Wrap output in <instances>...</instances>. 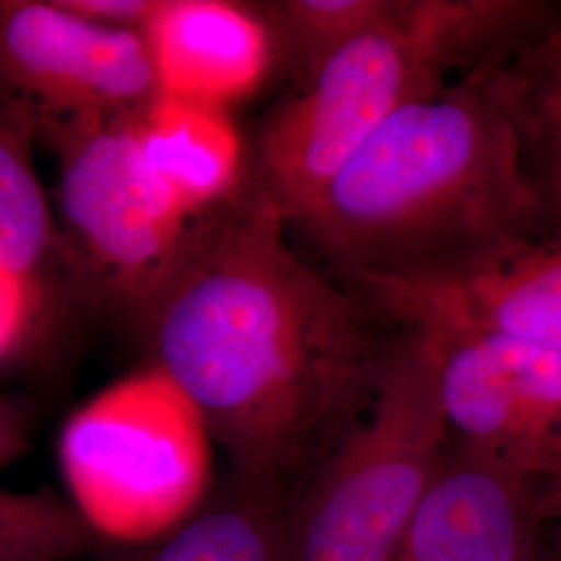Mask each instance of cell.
Segmentation results:
<instances>
[{
	"label": "cell",
	"mask_w": 561,
	"mask_h": 561,
	"mask_svg": "<svg viewBox=\"0 0 561 561\" xmlns=\"http://www.w3.org/2000/svg\"><path fill=\"white\" fill-rule=\"evenodd\" d=\"M405 329H466L561 354V236L514 241L422 279L356 280Z\"/></svg>",
	"instance_id": "obj_9"
},
{
	"label": "cell",
	"mask_w": 561,
	"mask_h": 561,
	"mask_svg": "<svg viewBox=\"0 0 561 561\" xmlns=\"http://www.w3.org/2000/svg\"><path fill=\"white\" fill-rule=\"evenodd\" d=\"M541 528L539 477L454 443L389 561H524Z\"/></svg>",
	"instance_id": "obj_10"
},
{
	"label": "cell",
	"mask_w": 561,
	"mask_h": 561,
	"mask_svg": "<svg viewBox=\"0 0 561 561\" xmlns=\"http://www.w3.org/2000/svg\"><path fill=\"white\" fill-rule=\"evenodd\" d=\"M41 129L36 106L0 92V266L42 304L50 268L71 266V259L34 164Z\"/></svg>",
	"instance_id": "obj_15"
},
{
	"label": "cell",
	"mask_w": 561,
	"mask_h": 561,
	"mask_svg": "<svg viewBox=\"0 0 561 561\" xmlns=\"http://www.w3.org/2000/svg\"><path fill=\"white\" fill-rule=\"evenodd\" d=\"M41 300L36 294L0 266V364L9 360L32 331Z\"/></svg>",
	"instance_id": "obj_18"
},
{
	"label": "cell",
	"mask_w": 561,
	"mask_h": 561,
	"mask_svg": "<svg viewBox=\"0 0 561 561\" xmlns=\"http://www.w3.org/2000/svg\"><path fill=\"white\" fill-rule=\"evenodd\" d=\"M131 113L42 117L41 138L59 159L62 240L71 266L92 268L113 296L140 312L180 259L192 225L146 175Z\"/></svg>",
	"instance_id": "obj_6"
},
{
	"label": "cell",
	"mask_w": 561,
	"mask_h": 561,
	"mask_svg": "<svg viewBox=\"0 0 561 561\" xmlns=\"http://www.w3.org/2000/svg\"><path fill=\"white\" fill-rule=\"evenodd\" d=\"M291 225L354 280L433 277L542 236L489 65L391 115Z\"/></svg>",
	"instance_id": "obj_2"
},
{
	"label": "cell",
	"mask_w": 561,
	"mask_h": 561,
	"mask_svg": "<svg viewBox=\"0 0 561 561\" xmlns=\"http://www.w3.org/2000/svg\"><path fill=\"white\" fill-rule=\"evenodd\" d=\"M0 92L48 119L113 117L157 96L138 32L83 20L60 0H0Z\"/></svg>",
	"instance_id": "obj_8"
},
{
	"label": "cell",
	"mask_w": 561,
	"mask_h": 561,
	"mask_svg": "<svg viewBox=\"0 0 561 561\" xmlns=\"http://www.w3.org/2000/svg\"><path fill=\"white\" fill-rule=\"evenodd\" d=\"M524 561H561V549H549V551H542L541 545L526 558Z\"/></svg>",
	"instance_id": "obj_22"
},
{
	"label": "cell",
	"mask_w": 561,
	"mask_h": 561,
	"mask_svg": "<svg viewBox=\"0 0 561 561\" xmlns=\"http://www.w3.org/2000/svg\"><path fill=\"white\" fill-rule=\"evenodd\" d=\"M67 500L53 491L0 489V561H69L94 549Z\"/></svg>",
	"instance_id": "obj_17"
},
{
	"label": "cell",
	"mask_w": 561,
	"mask_h": 561,
	"mask_svg": "<svg viewBox=\"0 0 561 561\" xmlns=\"http://www.w3.org/2000/svg\"><path fill=\"white\" fill-rule=\"evenodd\" d=\"M131 131L146 175L187 221L238 187L243 141L225 108L157 94L131 113Z\"/></svg>",
	"instance_id": "obj_12"
},
{
	"label": "cell",
	"mask_w": 561,
	"mask_h": 561,
	"mask_svg": "<svg viewBox=\"0 0 561 561\" xmlns=\"http://www.w3.org/2000/svg\"><path fill=\"white\" fill-rule=\"evenodd\" d=\"M400 0H283L268 9L279 57L300 81L350 42L393 18Z\"/></svg>",
	"instance_id": "obj_16"
},
{
	"label": "cell",
	"mask_w": 561,
	"mask_h": 561,
	"mask_svg": "<svg viewBox=\"0 0 561 561\" xmlns=\"http://www.w3.org/2000/svg\"><path fill=\"white\" fill-rule=\"evenodd\" d=\"M449 442L435 350L405 329L379 350L360 401L296 484L285 561L391 560Z\"/></svg>",
	"instance_id": "obj_4"
},
{
	"label": "cell",
	"mask_w": 561,
	"mask_h": 561,
	"mask_svg": "<svg viewBox=\"0 0 561 561\" xmlns=\"http://www.w3.org/2000/svg\"><path fill=\"white\" fill-rule=\"evenodd\" d=\"M294 489L231 474L180 528L157 541L111 547L104 561H285Z\"/></svg>",
	"instance_id": "obj_14"
},
{
	"label": "cell",
	"mask_w": 561,
	"mask_h": 561,
	"mask_svg": "<svg viewBox=\"0 0 561 561\" xmlns=\"http://www.w3.org/2000/svg\"><path fill=\"white\" fill-rule=\"evenodd\" d=\"M489 76L514 127L522 178L541 208L545 233L561 236V2Z\"/></svg>",
	"instance_id": "obj_13"
},
{
	"label": "cell",
	"mask_w": 561,
	"mask_h": 561,
	"mask_svg": "<svg viewBox=\"0 0 561 561\" xmlns=\"http://www.w3.org/2000/svg\"><path fill=\"white\" fill-rule=\"evenodd\" d=\"M431 341L449 439L541 479L561 461V354L466 329H408Z\"/></svg>",
	"instance_id": "obj_7"
},
{
	"label": "cell",
	"mask_w": 561,
	"mask_h": 561,
	"mask_svg": "<svg viewBox=\"0 0 561 561\" xmlns=\"http://www.w3.org/2000/svg\"><path fill=\"white\" fill-rule=\"evenodd\" d=\"M215 439L159 366L111 382L60 428L67 503L96 541L134 547L190 520L215 491Z\"/></svg>",
	"instance_id": "obj_5"
},
{
	"label": "cell",
	"mask_w": 561,
	"mask_h": 561,
	"mask_svg": "<svg viewBox=\"0 0 561 561\" xmlns=\"http://www.w3.org/2000/svg\"><path fill=\"white\" fill-rule=\"evenodd\" d=\"M252 190L192 227L140 308L154 366L198 405L233 474L296 486L360 401L379 350L362 306L291 250Z\"/></svg>",
	"instance_id": "obj_1"
},
{
	"label": "cell",
	"mask_w": 561,
	"mask_h": 561,
	"mask_svg": "<svg viewBox=\"0 0 561 561\" xmlns=\"http://www.w3.org/2000/svg\"><path fill=\"white\" fill-rule=\"evenodd\" d=\"M27 447V424L23 412L0 396V472L20 458Z\"/></svg>",
	"instance_id": "obj_20"
},
{
	"label": "cell",
	"mask_w": 561,
	"mask_h": 561,
	"mask_svg": "<svg viewBox=\"0 0 561 561\" xmlns=\"http://www.w3.org/2000/svg\"><path fill=\"white\" fill-rule=\"evenodd\" d=\"M556 4L400 0L391 20L324 60L266 121L254 190L287 225L298 221L385 121L505 57Z\"/></svg>",
	"instance_id": "obj_3"
},
{
	"label": "cell",
	"mask_w": 561,
	"mask_h": 561,
	"mask_svg": "<svg viewBox=\"0 0 561 561\" xmlns=\"http://www.w3.org/2000/svg\"><path fill=\"white\" fill-rule=\"evenodd\" d=\"M69 11L83 20L111 30L144 34L154 18L161 0H60Z\"/></svg>",
	"instance_id": "obj_19"
},
{
	"label": "cell",
	"mask_w": 561,
	"mask_h": 561,
	"mask_svg": "<svg viewBox=\"0 0 561 561\" xmlns=\"http://www.w3.org/2000/svg\"><path fill=\"white\" fill-rule=\"evenodd\" d=\"M141 36L159 96L225 111L259 90L279 55L268 20L227 0H161Z\"/></svg>",
	"instance_id": "obj_11"
},
{
	"label": "cell",
	"mask_w": 561,
	"mask_h": 561,
	"mask_svg": "<svg viewBox=\"0 0 561 561\" xmlns=\"http://www.w3.org/2000/svg\"><path fill=\"white\" fill-rule=\"evenodd\" d=\"M539 518L556 530L561 549V461L539 479Z\"/></svg>",
	"instance_id": "obj_21"
}]
</instances>
